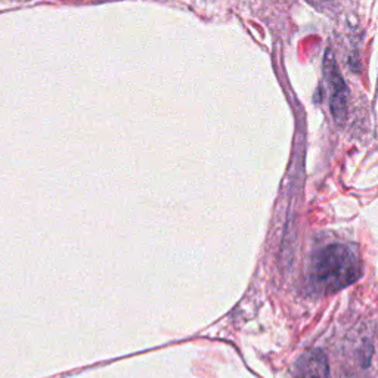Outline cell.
I'll list each match as a JSON object with an SVG mask.
<instances>
[{
  "mask_svg": "<svg viewBox=\"0 0 378 378\" xmlns=\"http://www.w3.org/2000/svg\"><path fill=\"white\" fill-rule=\"evenodd\" d=\"M324 76L327 80V86L330 90V109L334 120L343 123L347 114V100L349 89L344 83V79L340 74V69L335 64L334 53L328 49L324 57Z\"/></svg>",
  "mask_w": 378,
  "mask_h": 378,
  "instance_id": "7a4b0ae2",
  "label": "cell"
},
{
  "mask_svg": "<svg viewBox=\"0 0 378 378\" xmlns=\"http://www.w3.org/2000/svg\"><path fill=\"white\" fill-rule=\"evenodd\" d=\"M362 274L353 247L328 244L316 250L309 266V285L316 296L340 291L358 281Z\"/></svg>",
  "mask_w": 378,
  "mask_h": 378,
  "instance_id": "6da1fadb",
  "label": "cell"
},
{
  "mask_svg": "<svg viewBox=\"0 0 378 378\" xmlns=\"http://www.w3.org/2000/svg\"><path fill=\"white\" fill-rule=\"evenodd\" d=\"M294 378H330L327 355L319 349L307 350L296 362Z\"/></svg>",
  "mask_w": 378,
  "mask_h": 378,
  "instance_id": "3957f363",
  "label": "cell"
}]
</instances>
